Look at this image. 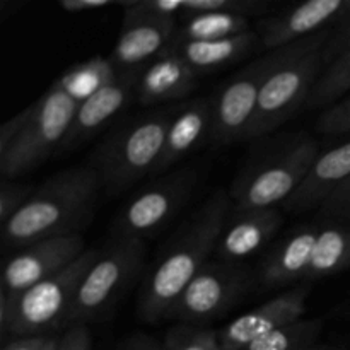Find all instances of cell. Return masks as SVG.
Here are the masks:
<instances>
[{"instance_id": "cell-19", "label": "cell", "mask_w": 350, "mask_h": 350, "mask_svg": "<svg viewBox=\"0 0 350 350\" xmlns=\"http://www.w3.org/2000/svg\"><path fill=\"white\" fill-rule=\"evenodd\" d=\"M318 234L320 224L303 226L272 250L258 270V282L263 289H279L297 282L304 284Z\"/></svg>"}, {"instance_id": "cell-9", "label": "cell", "mask_w": 350, "mask_h": 350, "mask_svg": "<svg viewBox=\"0 0 350 350\" xmlns=\"http://www.w3.org/2000/svg\"><path fill=\"white\" fill-rule=\"evenodd\" d=\"M198 183V171L180 167L157 178L133 195L116 215L111 239H146L156 236L188 204Z\"/></svg>"}, {"instance_id": "cell-18", "label": "cell", "mask_w": 350, "mask_h": 350, "mask_svg": "<svg viewBox=\"0 0 350 350\" xmlns=\"http://www.w3.org/2000/svg\"><path fill=\"white\" fill-rule=\"evenodd\" d=\"M350 178V137L318 156L297 190L284 202L289 214L320 208Z\"/></svg>"}, {"instance_id": "cell-26", "label": "cell", "mask_w": 350, "mask_h": 350, "mask_svg": "<svg viewBox=\"0 0 350 350\" xmlns=\"http://www.w3.org/2000/svg\"><path fill=\"white\" fill-rule=\"evenodd\" d=\"M347 94H350V48L325 65L306 106L325 111Z\"/></svg>"}, {"instance_id": "cell-28", "label": "cell", "mask_w": 350, "mask_h": 350, "mask_svg": "<svg viewBox=\"0 0 350 350\" xmlns=\"http://www.w3.org/2000/svg\"><path fill=\"white\" fill-rule=\"evenodd\" d=\"M275 9L267 0H181V16L204 12H222L250 19L253 16L267 17Z\"/></svg>"}, {"instance_id": "cell-34", "label": "cell", "mask_w": 350, "mask_h": 350, "mask_svg": "<svg viewBox=\"0 0 350 350\" xmlns=\"http://www.w3.org/2000/svg\"><path fill=\"white\" fill-rule=\"evenodd\" d=\"M130 0H62L60 9L67 14H91L94 10L108 9V7L129 5Z\"/></svg>"}, {"instance_id": "cell-16", "label": "cell", "mask_w": 350, "mask_h": 350, "mask_svg": "<svg viewBox=\"0 0 350 350\" xmlns=\"http://www.w3.org/2000/svg\"><path fill=\"white\" fill-rule=\"evenodd\" d=\"M142 68H118L115 79L96 94L81 103L72 122L70 132L65 139L62 150H74L75 147L88 142L96 132L108 125L120 111L137 98Z\"/></svg>"}, {"instance_id": "cell-12", "label": "cell", "mask_w": 350, "mask_h": 350, "mask_svg": "<svg viewBox=\"0 0 350 350\" xmlns=\"http://www.w3.org/2000/svg\"><path fill=\"white\" fill-rule=\"evenodd\" d=\"M85 252V241L81 234L58 236L27 246L7 262L2 294L7 297L19 296L41 280L67 269Z\"/></svg>"}, {"instance_id": "cell-20", "label": "cell", "mask_w": 350, "mask_h": 350, "mask_svg": "<svg viewBox=\"0 0 350 350\" xmlns=\"http://www.w3.org/2000/svg\"><path fill=\"white\" fill-rule=\"evenodd\" d=\"M211 132L212 99L200 98L180 105V109L167 129L163 152L150 176L164 173L205 142H211Z\"/></svg>"}, {"instance_id": "cell-39", "label": "cell", "mask_w": 350, "mask_h": 350, "mask_svg": "<svg viewBox=\"0 0 350 350\" xmlns=\"http://www.w3.org/2000/svg\"><path fill=\"white\" fill-rule=\"evenodd\" d=\"M306 350H320V349H306Z\"/></svg>"}, {"instance_id": "cell-23", "label": "cell", "mask_w": 350, "mask_h": 350, "mask_svg": "<svg viewBox=\"0 0 350 350\" xmlns=\"http://www.w3.org/2000/svg\"><path fill=\"white\" fill-rule=\"evenodd\" d=\"M347 269H350V226L325 222L320 226V234L304 282L313 284Z\"/></svg>"}, {"instance_id": "cell-30", "label": "cell", "mask_w": 350, "mask_h": 350, "mask_svg": "<svg viewBox=\"0 0 350 350\" xmlns=\"http://www.w3.org/2000/svg\"><path fill=\"white\" fill-rule=\"evenodd\" d=\"M317 132L323 133V135H349L350 94L325 111H321V115L317 120Z\"/></svg>"}, {"instance_id": "cell-38", "label": "cell", "mask_w": 350, "mask_h": 350, "mask_svg": "<svg viewBox=\"0 0 350 350\" xmlns=\"http://www.w3.org/2000/svg\"><path fill=\"white\" fill-rule=\"evenodd\" d=\"M58 345H60V337H50L43 350H58Z\"/></svg>"}, {"instance_id": "cell-31", "label": "cell", "mask_w": 350, "mask_h": 350, "mask_svg": "<svg viewBox=\"0 0 350 350\" xmlns=\"http://www.w3.org/2000/svg\"><path fill=\"white\" fill-rule=\"evenodd\" d=\"M33 191V188L27 185L2 178V183H0V222L5 224L12 215H16L29 200Z\"/></svg>"}, {"instance_id": "cell-5", "label": "cell", "mask_w": 350, "mask_h": 350, "mask_svg": "<svg viewBox=\"0 0 350 350\" xmlns=\"http://www.w3.org/2000/svg\"><path fill=\"white\" fill-rule=\"evenodd\" d=\"M332 29L277 48V60L260 92L255 118L246 140L270 135L306 106L325 68V46Z\"/></svg>"}, {"instance_id": "cell-35", "label": "cell", "mask_w": 350, "mask_h": 350, "mask_svg": "<svg viewBox=\"0 0 350 350\" xmlns=\"http://www.w3.org/2000/svg\"><path fill=\"white\" fill-rule=\"evenodd\" d=\"M58 350H92L91 334L85 325H72L60 337Z\"/></svg>"}, {"instance_id": "cell-36", "label": "cell", "mask_w": 350, "mask_h": 350, "mask_svg": "<svg viewBox=\"0 0 350 350\" xmlns=\"http://www.w3.org/2000/svg\"><path fill=\"white\" fill-rule=\"evenodd\" d=\"M118 350H164L163 344L147 335H132L120 344Z\"/></svg>"}, {"instance_id": "cell-22", "label": "cell", "mask_w": 350, "mask_h": 350, "mask_svg": "<svg viewBox=\"0 0 350 350\" xmlns=\"http://www.w3.org/2000/svg\"><path fill=\"white\" fill-rule=\"evenodd\" d=\"M262 46L256 31L212 41H171L164 53H173L183 58L198 75L221 70L248 57L256 46Z\"/></svg>"}, {"instance_id": "cell-21", "label": "cell", "mask_w": 350, "mask_h": 350, "mask_svg": "<svg viewBox=\"0 0 350 350\" xmlns=\"http://www.w3.org/2000/svg\"><path fill=\"white\" fill-rule=\"evenodd\" d=\"M200 75L178 55L163 53L146 65L137 88V101L144 108L180 101L195 91Z\"/></svg>"}, {"instance_id": "cell-6", "label": "cell", "mask_w": 350, "mask_h": 350, "mask_svg": "<svg viewBox=\"0 0 350 350\" xmlns=\"http://www.w3.org/2000/svg\"><path fill=\"white\" fill-rule=\"evenodd\" d=\"M178 109L180 106H171L125 120L96 147L88 166L98 173L106 195L126 191L152 174Z\"/></svg>"}, {"instance_id": "cell-32", "label": "cell", "mask_w": 350, "mask_h": 350, "mask_svg": "<svg viewBox=\"0 0 350 350\" xmlns=\"http://www.w3.org/2000/svg\"><path fill=\"white\" fill-rule=\"evenodd\" d=\"M325 222L350 226V178L320 207Z\"/></svg>"}, {"instance_id": "cell-7", "label": "cell", "mask_w": 350, "mask_h": 350, "mask_svg": "<svg viewBox=\"0 0 350 350\" xmlns=\"http://www.w3.org/2000/svg\"><path fill=\"white\" fill-rule=\"evenodd\" d=\"M99 250H88L81 258L50 279L38 282L16 297L0 296V323L3 332L17 337H46L68 327L75 294L94 263Z\"/></svg>"}, {"instance_id": "cell-33", "label": "cell", "mask_w": 350, "mask_h": 350, "mask_svg": "<svg viewBox=\"0 0 350 350\" xmlns=\"http://www.w3.org/2000/svg\"><path fill=\"white\" fill-rule=\"evenodd\" d=\"M350 48V10L332 27L330 40H328L327 46H325V65L328 62L334 60L335 57L342 53V51Z\"/></svg>"}, {"instance_id": "cell-25", "label": "cell", "mask_w": 350, "mask_h": 350, "mask_svg": "<svg viewBox=\"0 0 350 350\" xmlns=\"http://www.w3.org/2000/svg\"><path fill=\"white\" fill-rule=\"evenodd\" d=\"M250 19L222 12H204L185 17L183 26L178 27L174 40L178 41H212L248 33Z\"/></svg>"}, {"instance_id": "cell-17", "label": "cell", "mask_w": 350, "mask_h": 350, "mask_svg": "<svg viewBox=\"0 0 350 350\" xmlns=\"http://www.w3.org/2000/svg\"><path fill=\"white\" fill-rule=\"evenodd\" d=\"M282 222L284 217L277 207L231 208L215 245V256L222 262L245 263L272 241Z\"/></svg>"}, {"instance_id": "cell-8", "label": "cell", "mask_w": 350, "mask_h": 350, "mask_svg": "<svg viewBox=\"0 0 350 350\" xmlns=\"http://www.w3.org/2000/svg\"><path fill=\"white\" fill-rule=\"evenodd\" d=\"M146 252V241L137 239H111L99 250L75 294L68 327L105 320L140 273Z\"/></svg>"}, {"instance_id": "cell-24", "label": "cell", "mask_w": 350, "mask_h": 350, "mask_svg": "<svg viewBox=\"0 0 350 350\" xmlns=\"http://www.w3.org/2000/svg\"><path fill=\"white\" fill-rule=\"evenodd\" d=\"M118 68L106 57H92L74 65L57 79L62 88L81 105L115 79Z\"/></svg>"}, {"instance_id": "cell-2", "label": "cell", "mask_w": 350, "mask_h": 350, "mask_svg": "<svg viewBox=\"0 0 350 350\" xmlns=\"http://www.w3.org/2000/svg\"><path fill=\"white\" fill-rule=\"evenodd\" d=\"M101 191V180L91 166L55 174L33 191L16 215L2 224L3 245L24 250L43 239L79 234L91 221Z\"/></svg>"}, {"instance_id": "cell-11", "label": "cell", "mask_w": 350, "mask_h": 350, "mask_svg": "<svg viewBox=\"0 0 350 350\" xmlns=\"http://www.w3.org/2000/svg\"><path fill=\"white\" fill-rule=\"evenodd\" d=\"M275 60L277 50L267 51L236 72L215 98H212V144L229 146L246 140L255 118L262 85Z\"/></svg>"}, {"instance_id": "cell-37", "label": "cell", "mask_w": 350, "mask_h": 350, "mask_svg": "<svg viewBox=\"0 0 350 350\" xmlns=\"http://www.w3.org/2000/svg\"><path fill=\"white\" fill-rule=\"evenodd\" d=\"M50 337H19L3 350H43Z\"/></svg>"}, {"instance_id": "cell-27", "label": "cell", "mask_w": 350, "mask_h": 350, "mask_svg": "<svg viewBox=\"0 0 350 350\" xmlns=\"http://www.w3.org/2000/svg\"><path fill=\"white\" fill-rule=\"evenodd\" d=\"M323 328V320H297L287 323L265 337L250 344L245 350H306L311 349Z\"/></svg>"}, {"instance_id": "cell-1", "label": "cell", "mask_w": 350, "mask_h": 350, "mask_svg": "<svg viewBox=\"0 0 350 350\" xmlns=\"http://www.w3.org/2000/svg\"><path fill=\"white\" fill-rule=\"evenodd\" d=\"M231 208L229 191H214L171 236L140 284L137 299L140 320L157 323L167 318L188 284L215 252Z\"/></svg>"}, {"instance_id": "cell-13", "label": "cell", "mask_w": 350, "mask_h": 350, "mask_svg": "<svg viewBox=\"0 0 350 350\" xmlns=\"http://www.w3.org/2000/svg\"><path fill=\"white\" fill-rule=\"evenodd\" d=\"M349 10L350 0H310L263 17L256 34L263 50L272 51L332 29Z\"/></svg>"}, {"instance_id": "cell-4", "label": "cell", "mask_w": 350, "mask_h": 350, "mask_svg": "<svg viewBox=\"0 0 350 350\" xmlns=\"http://www.w3.org/2000/svg\"><path fill=\"white\" fill-rule=\"evenodd\" d=\"M79 103L55 81L33 105L7 120L0 129V174L23 176L62 150Z\"/></svg>"}, {"instance_id": "cell-14", "label": "cell", "mask_w": 350, "mask_h": 350, "mask_svg": "<svg viewBox=\"0 0 350 350\" xmlns=\"http://www.w3.org/2000/svg\"><path fill=\"white\" fill-rule=\"evenodd\" d=\"M311 284H299L286 293L279 294L269 303L241 314L222 332H219V342L222 350H245L250 344L265 337L270 332L293 323L306 313L308 296Z\"/></svg>"}, {"instance_id": "cell-10", "label": "cell", "mask_w": 350, "mask_h": 350, "mask_svg": "<svg viewBox=\"0 0 350 350\" xmlns=\"http://www.w3.org/2000/svg\"><path fill=\"white\" fill-rule=\"evenodd\" d=\"M252 286L253 273L246 263L208 262L188 284L167 318L202 327L205 321L224 317L248 294Z\"/></svg>"}, {"instance_id": "cell-29", "label": "cell", "mask_w": 350, "mask_h": 350, "mask_svg": "<svg viewBox=\"0 0 350 350\" xmlns=\"http://www.w3.org/2000/svg\"><path fill=\"white\" fill-rule=\"evenodd\" d=\"M163 347L164 350H222L217 332L188 323L170 328Z\"/></svg>"}, {"instance_id": "cell-15", "label": "cell", "mask_w": 350, "mask_h": 350, "mask_svg": "<svg viewBox=\"0 0 350 350\" xmlns=\"http://www.w3.org/2000/svg\"><path fill=\"white\" fill-rule=\"evenodd\" d=\"M123 9V23L111 53L116 68H142L147 60H156L170 48L176 36V19H164L144 14L132 7Z\"/></svg>"}, {"instance_id": "cell-3", "label": "cell", "mask_w": 350, "mask_h": 350, "mask_svg": "<svg viewBox=\"0 0 350 350\" xmlns=\"http://www.w3.org/2000/svg\"><path fill=\"white\" fill-rule=\"evenodd\" d=\"M320 156L308 132H289L253 140L245 163L229 187L232 208H269L284 204L297 190Z\"/></svg>"}]
</instances>
